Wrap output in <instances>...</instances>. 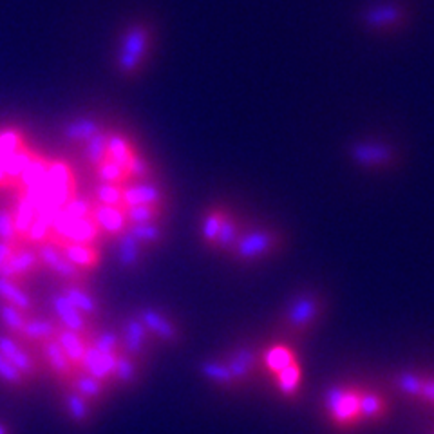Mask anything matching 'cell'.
<instances>
[{
    "label": "cell",
    "mask_w": 434,
    "mask_h": 434,
    "mask_svg": "<svg viewBox=\"0 0 434 434\" xmlns=\"http://www.w3.org/2000/svg\"><path fill=\"white\" fill-rule=\"evenodd\" d=\"M322 411L333 429L349 433L388 420L391 402L382 389L368 383L341 382L326 389Z\"/></svg>",
    "instance_id": "6da1fadb"
},
{
    "label": "cell",
    "mask_w": 434,
    "mask_h": 434,
    "mask_svg": "<svg viewBox=\"0 0 434 434\" xmlns=\"http://www.w3.org/2000/svg\"><path fill=\"white\" fill-rule=\"evenodd\" d=\"M328 311V297L319 289H306L295 295L281 315V329L288 336L309 335Z\"/></svg>",
    "instance_id": "7a4b0ae2"
},
{
    "label": "cell",
    "mask_w": 434,
    "mask_h": 434,
    "mask_svg": "<svg viewBox=\"0 0 434 434\" xmlns=\"http://www.w3.org/2000/svg\"><path fill=\"white\" fill-rule=\"evenodd\" d=\"M154 42V29L149 22H134L123 31L118 49L116 69L122 76H134L143 67Z\"/></svg>",
    "instance_id": "3957f363"
},
{
    "label": "cell",
    "mask_w": 434,
    "mask_h": 434,
    "mask_svg": "<svg viewBox=\"0 0 434 434\" xmlns=\"http://www.w3.org/2000/svg\"><path fill=\"white\" fill-rule=\"evenodd\" d=\"M348 156L356 167L371 172H391L402 163V153L386 140H360L348 147Z\"/></svg>",
    "instance_id": "277c9868"
},
{
    "label": "cell",
    "mask_w": 434,
    "mask_h": 434,
    "mask_svg": "<svg viewBox=\"0 0 434 434\" xmlns=\"http://www.w3.org/2000/svg\"><path fill=\"white\" fill-rule=\"evenodd\" d=\"M360 22L366 31L375 35H395L407 28L409 11L398 0H380L362 11Z\"/></svg>",
    "instance_id": "5b68a950"
},
{
    "label": "cell",
    "mask_w": 434,
    "mask_h": 434,
    "mask_svg": "<svg viewBox=\"0 0 434 434\" xmlns=\"http://www.w3.org/2000/svg\"><path fill=\"white\" fill-rule=\"evenodd\" d=\"M284 235L275 228H255L248 230L239 237L237 244L234 247L235 257L244 262H254L259 259L270 257L277 254L284 247Z\"/></svg>",
    "instance_id": "8992f818"
},
{
    "label": "cell",
    "mask_w": 434,
    "mask_h": 434,
    "mask_svg": "<svg viewBox=\"0 0 434 434\" xmlns=\"http://www.w3.org/2000/svg\"><path fill=\"white\" fill-rule=\"evenodd\" d=\"M393 388L405 398L434 407V375L425 371H400L391 378Z\"/></svg>",
    "instance_id": "52a82bcc"
},
{
    "label": "cell",
    "mask_w": 434,
    "mask_h": 434,
    "mask_svg": "<svg viewBox=\"0 0 434 434\" xmlns=\"http://www.w3.org/2000/svg\"><path fill=\"white\" fill-rule=\"evenodd\" d=\"M36 254H38L42 267L47 268L49 272H53L55 275H58V277L66 279V281L69 282H75V284L86 281V272H82L80 268H76L73 262L67 261L63 252L60 250V247H56L55 243L46 241V243L38 244V247H36Z\"/></svg>",
    "instance_id": "ba28073f"
},
{
    "label": "cell",
    "mask_w": 434,
    "mask_h": 434,
    "mask_svg": "<svg viewBox=\"0 0 434 434\" xmlns=\"http://www.w3.org/2000/svg\"><path fill=\"white\" fill-rule=\"evenodd\" d=\"M40 268L43 267L38 259V254H36V248H29L28 244H22V247L16 248L11 257L0 267V277L20 282L26 277H31Z\"/></svg>",
    "instance_id": "9c48e42d"
},
{
    "label": "cell",
    "mask_w": 434,
    "mask_h": 434,
    "mask_svg": "<svg viewBox=\"0 0 434 434\" xmlns=\"http://www.w3.org/2000/svg\"><path fill=\"white\" fill-rule=\"evenodd\" d=\"M223 360L234 376L235 388H239V386H244L255 375V371L261 366V353H257L250 346H237Z\"/></svg>",
    "instance_id": "30bf717a"
},
{
    "label": "cell",
    "mask_w": 434,
    "mask_h": 434,
    "mask_svg": "<svg viewBox=\"0 0 434 434\" xmlns=\"http://www.w3.org/2000/svg\"><path fill=\"white\" fill-rule=\"evenodd\" d=\"M51 304L53 309H55L56 321L62 328L71 329V331L82 333V335L91 336V319L86 317L78 308H76L66 295L60 291V294H55L51 297Z\"/></svg>",
    "instance_id": "8fae6325"
},
{
    "label": "cell",
    "mask_w": 434,
    "mask_h": 434,
    "mask_svg": "<svg viewBox=\"0 0 434 434\" xmlns=\"http://www.w3.org/2000/svg\"><path fill=\"white\" fill-rule=\"evenodd\" d=\"M150 333L145 328L140 317H129L122 329V351L130 355L133 358L141 360L149 349Z\"/></svg>",
    "instance_id": "7c38bea8"
},
{
    "label": "cell",
    "mask_w": 434,
    "mask_h": 434,
    "mask_svg": "<svg viewBox=\"0 0 434 434\" xmlns=\"http://www.w3.org/2000/svg\"><path fill=\"white\" fill-rule=\"evenodd\" d=\"M0 353L28 380L35 378L38 375V364H36L35 356L24 348L20 342H16L13 336L0 335Z\"/></svg>",
    "instance_id": "4fadbf2b"
},
{
    "label": "cell",
    "mask_w": 434,
    "mask_h": 434,
    "mask_svg": "<svg viewBox=\"0 0 434 434\" xmlns=\"http://www.w3.org/2000/svg\"><path fill=\"white\" fill-rule=\"evenodd\" d=\"M49 243H55L56 247H60L67 261L73 262L82 272H93L98 268L102 255H100V250L94 244L69 243V241H60V239H51Z\"/></svg>",
    "instance_id": "5bb4252c"
},
{
    "label": "cell",
    "mask_w": 434,
    "mask_h": 434,
    "mask_svg": "<svg viewBox=\"0 0 434 434\" xmlns=\"http://www.w3.org/2000/svg\"><path fill=\"white\" fill-rule=\"evenodd\" d=\"M91 217L100 228V234L109 235V237H118L129 227L125 217V207H107V205L96 203L93 207Z\"/></svg>",
    "instance_id": "9a60e30c"
},
{
    "label": "cell",
    "mask_w": 434,
    "mask_h": 434,
    "mask_svg": "<svg viewBox=\"0 0 434 434\" xmlns=\"http://www.w3.org/2000/svg\"><path fill=\"white\" fill-rule=\"evenodd\" d=\"M138 317H140V321L143 322L145 328L149 329L150 335L160 339L161 342L176 344L177 339H180V329H177V326L174 324L165 313L157 311V309L153 308H143L140 309Z\"/></svg>",
    "instance_id": "2e32d148"
},
{
    "label": "cell",
    "mask_w": 434,
    "mask_h": 434,
    "mask_svg": "<svg viewBox=\"0 0 434 434\" xmlns=\"http://www.w3.org/2000/svg\"><path fill=\"white\" fill-rule=\"evenodd\" d=\"M116 358L118 353L116 355H105V353H100L93 344H89L86 356H83L82 360V366H80V371L87 373V375L94 376V378H98L100 382L109 386V383L113 382Z\"/></svg>",
    "instance_id": "e0dca14e"
},
{
    "label": "cell",
    "mask_w": 434,
    "mask_h": 434,
    "mask_svg": "<svg viewBox=\"0 0 434 434\" xmlns=\"http://www.w3.org/2000/svg\"><path fill=\"white\" fill-rule=\"evenodd\" d=\"M40 349H42L43 362H46V366L49 368V371H51L56 378L62 380V382L69 383L71 378L75 376V373H78L75 369V366L71 364V360L67 358L63 349L60 348L56 339L42 342V344H40Z\"/></svg>",
    "instance_id": "ac0fdd59"
},
{
    "label": "cell",
    "mask_w": 434,
    "mask_h": 434,
    "mask_svg": "<svg viewBox=\"0 0 434 434\" xmlns=\"http://www.w3.org/2000/svg\"><path fill=\"white\" fill-rule=\"evenodd\" d=\"M56 342L60 344V348L63 349V353L67 355V358L71 360V364L75 366L76 371H80V366H82V360L86 356L87 348L91 344V336L82 335V333L71 331V329L62 328L60 326L58 333H56Z\"/></svg>",
    "instance_id": "d6986e66"
},
{
    "label": "cell",
    "mask_w": 434,
    "mask_h": 434,
    "mask_svg": "<svg viewBox=\"0 0 434 434\" xmlns=\"http://www.w3.org/2000/svg\"><path fill=\"white\" fill-rule=\"evenodd\" d=\"M295 362H299L297 351L289 344H284V342L268 346V348L261 353V366L270 376L282 371V369L288 368V366L295 364Z\"/></svg>",
    "instance_id": "ffe728a7"
},
{
    "label": "cell",
    "mask_w": 434,
    "mask_h": 434,
    "mask_svg": "<svg viewBox=\"0 0 434 434\" xmlns=\"http://www.w3.org/2000/svg\"><path fill=\"white\" fill-rule=\"evenodd\" d=\"M165 194L154 183H130L123 187V207L134 205H163Z\"/></svg>",
    "instance_id": "44dd1931"
},
{
    "label": "cell",
    "mask_w": 434,
    "mask_h": 434,
    "mask_svg": "<svg viewBox=\"0 0 434 434\" xmlns=\"http://www.w3.org/2000/svg\"><path fill=\"white\" fill-rule=\"evenodd\" d=\"M145 254V247L130 234L129 230L122 232V234L116 237V255H118V262L120 267L130 268L138 267L141 262V257Z\"/></svg>",
    "instance_id": "7402d4cb"
},
{
    "label": "cell",
    "mask_w": 434,
    "mask_h": 434,
    "mask_svg": "<svg viewBox=\"0 0 434 434\" xmlns=\"http://www.w3.org/2000/svg\"><path fill=\"white\" fill-rule=\"evenodd\" d=\"M302 376H304V371H302V364H301V360H299V362H295V364H291V366H288V368L282 369V371L275 373L272 378H274V383H275V388H277V391L281 393L284 398L291 400V398H295L299 393H301Z\"/></svg>",
    "instance_id": "603a6c76"
},
{
    "label": "cell",
    "mask_w": 434,
    "mask_h": 434,
    "mask_svg": "<svg viewBox=\"0 0 434 434\" xmlns=\"http://www.w3.org/2000/svg\"><path fill=\"white\" fill-rule=\"evenodd\" d=\"M60 324L56 319H49V317H29L26 326H24L22 333L20 336H24L26 341L31 342H42L51 341L55 339L56 333H58Z\"/></svg>",
    "instance_id": "cb8c5ba5"
},
{
    "label": "cell",
    "mask_w": 434,
    "mask_h": 434,
    "mask_svg": "<svg viewBox=\"0 0 434 434\" xmlns=\"http://www.w3.org/2000/svg\"><path fill=\"white\" fill-rule=\"evenodd\" d=\"M134 154H136V147H134L129 138L118 133L107 134V160L114 161L116 165L125 168L127 172V167H129Z\"/></svg>",
    "instance_id": "d4e9b609"
},
{
    "label": "cell",
    "mask_w": 434,
    "mask_h": 434,
    "mask_svg": "<svg viewBox=\"0 0 434 434\" xmlns=\"http://www.w3.org/2000/svg\"><path fill=\"white\" fill-rule=\"evenodd\" d=\"M67 386H69L71 389H75L76 393H80V395L89 400L91 403L102 400L107 389V383L100 382L98 378H94V376L87 375V373L83 371L75 373V376L71 378V382L67 383Z\"/></svg>",
    "instance_id": "484cf974"
},
{
    "label": "cell",
    "mask_w": 434,
    "mask_h": 434,
    "mask_svg": "<svg viewBox=\"0 0 434 434\" xmlns=\"http://www.w3.org/2000/svg\"><path fill=\"white\" fill-rule=\"evenodd\" d=\"M13 214H15L16 230H19V237L22 244H26V235H28L29 228H31L33 221L36 217V207L31 200H29L24 192H19L16 196V203L13 207Z\"/></svg>",
    "instance_id": "4316f807"
},
{
    "label": "cell",
    "mask_w": 434,
    "mask_h": 434,
    "mask_svg": "<svg viewBox=\"0 0 434 434\" xmlns=\"http://www.w3.org/2000/svg\"><path fill=\"white\" fill-rule=\"evenodd\" d=\"M49 163H51L49 157L36 153L35 157H33V161L29 163V167L24 170V174L20 176V180H19V183H16L19 192H28V190H33L35 187H38V185L43 181V177H46Z\"/></svg>",
    "instance_id": "83f0119b"
},
{
    "label": "cell",
    "mask_w": 434,
    "mask_h": 434,
    "mask_svg": "<svg viewBox=\"0 0 434 434\" xmlns=\"http://www.w3.org/2000/svg\"><path fill=\"white\" fill-rule=\"evenodd\" d=\"M102 125L94 118H76L63 127V136L73 143H86L94 134L102 133Z\"/></svg>",
    "instance_id": "f1b7e54d"
},
{
    "label": "cell",
    "mask_w": 434,
    "mask_h": 434,
    "mask_svg": "<svg viewBox=\"0 0 434 434\" xmlns=\"http://www.w3.org/2000/svg\"><path fill=\"white\" fill-rule=\"evenodd\" d=\"M62 294L66 295V297L69 299V301L73 302V304H75L86 317L89 319L96 317L100 313V306L98 302H96V299H94L87 289H83L80 284L67 282V284L62 288Z\"/></svg>",
    "instance_id": "f546056e"
},
{
    "label": "cell",
    "mask_w": 434,
    "mask_h": 434,
    "mask_svg": "<svg viewBox=\"0 0 434 434\" xmlns=\"http://www.w3.org/2000/svg\"><path fill=\"white\" fill-rule=\"evenodd\" d=\"M35 154H36L35 150L29 149L28 145H24L19 153H15L11 157H8V160L0 163V167L4 168V174L9 181V187L15 185V188H16V183H19L20 176H22L24 170L29 167V163L33 161Z\"/></svg>",
    "instance_id": "4dcf8cb0"
},
{
    "label": "cell",
    "mask_w": 434,
    "mask_h": 434,
    "mask_svg": "<svg viewBox=\"0 0 434 434\" xmlns=\"http://www.w3.org/2000/svg\"><path fill=\"white\" fill-rule=\"evenodd\" d=\"M0 299L2 302L16 306L26 313L33 308V299L29 297L28 291L20 286V282L11 281V279L0 277Z\"/></svg>",
    "instance_id": "1f68e13d"
},
{
    "label": "cell",
    "mask_w": 434,
    "mask_h": 434,
    "mask_svg": "<svg viewBox=\"0 0 434 434\" xmlns=\"http://www.w3.org/2000/svg\"><path fill=\"white\" fill-rule=\"evenodd\" d=\"M63 403H66V409L69 413L71 420H75V422H89L91 420L93 403L87 398H83L75 389H67L66 395H63Z\"/></svg>",
    "instance_id": "d6a6232c"
},
{
    "label": "cell",
    "mask_w": 434,
    "mask_h": 434,
    "mask_svg": "<svg viewBox=\"0 0 434 434\" xmlns=\"http://www.w3.org/2000/svg\"><path fill=\"white\" fill-rule=\"evenodd\" d=\"M138 362H140V360L133 358V356L127 355V353H123V351L118 353L113 382H116L118 386H123V388H127V386H130V383L136 382Z\"/></svg>",
    "instance_id": "836d02e7"
},
{
    "label": "cell",
    "mask_w": 434,
    "mask_h": 434,
    "mask_svg": "<svg viewBox=\"0 0 434 434\" xmlns=\"http://www.w3.org/2000/svg\"><path fill=\"white\" fill-rule=\"evenodd\" d=\"M201 373L205 378L217 383L221 388H235V380L224 360H207L201 364Z\"/></svg>",
    "instance_id": "e575fe53"
},
{
    "label": "cell",
    "mask_w": 434,
    "mask_h": 434,
    "mask_svg": "<svg viewBox=\"0 0 434 434\" xmlns=\"http://www.w3.org/2000/svg\"><path fill=\"white\" fill-rule=\"evenodd\" d=\"M125 217L129 224L157 223L163 217V205H134V207H125Z\"/></svg>",
    "instance_id": "d590c367"
},
{
    "label": "cell",
    "mask_w": 434,
    "mask_h": 434,
    "mask_svg": "<svg viewBox=\"0 0 434 434\" xmlns=\"http://www.w3.org/2000/svg\"><path fill=\"white\" fill-rule=\"evenodd\" d=\"M239 237H241V228H239L237 219L232 214H224V219L221 223V230L215 239V248H219L223 252H232L237 244Z\"/></svg>",
    "instance_id": "8d00e7d4"
},
{
    "label": "cell",
    "mask_w": 434,
    "mask_h": 434,
    "mask_svg": "<svg viewBox=\"0 0 434 434\" xmlns=\"http://www.w3.org/2000/svg\"><path fill=\"white\" fill-rule=\"evenodd\" d=\"M224 214H227V210H223V208H212V210H208L207 214H205L203 223H201V237H203L205 243L210 244V247L215 244V239H217V234H219L221 230V223H223L224 219Z\"/></svg>",
    "instance_id": "74e56055"
},
{
    "label": "cell",
    "mask_w": 434,
    "mask_h": 434,
    "mask_svg": "<svg viewBox=\"0 0 434 434\" xmlns=\"http://www.w3.org/2000/svg\"><path fill=\"white\" fill-rule=\"evenodd\" d=\"M127 230L140 241L143 247H157L163 241V228L157 223H145V224H129Z\"/></svg>",
    "instance_id": "f35d334b"
},
{
    "label": "cell",
    "mask_w": 434,
    "mask_h": 434,
    "mask_svg": "<svg viewBox=\"0 0 434 434\" xmlns=\"http://www.w3.org/2000/svg\"><path fill=\"white\" fill-rule=\"evenodd\" d=\"M83 147H86V150H83L86 153V160L89 161L91 167H100L107 160V133L102 130V133L94 134L91 140H87L83 143Z\"/></svg>",
    "instance_id": "ab89813d"
},
{
    "label": "cell",
    "mask_w": 434,
    "mask_h": 434,
    "mask_svg": "<svg viewBox=\"0 0 434 434\" xmlns=\"http://www.w3.org/2000/svg\"><path fill=\"white\" fill-rule=\"evenodd\" d=\"M28 319V313L22 311V309L16 308V306L8 304V302H2V304H0V321H2V324H4L9 331L15 333V335L22 333Z\"/></svg>",
    "instance_id": "60d3db41"
},
{
    "label": "cell",
    "mask_w": 434,
    "mask_h": 434,
    "mask_svg": "<svg viewBox=\"0 0 434 434\" xmlns=\"http://www.w3.org/2000/svg\"><path fill=\"white\" fill-rule=\"evenodd\" d=\"M123 187L125 185L98 183V187L94 188L96 203L107 207H123Z\"/></svg>",
    "instance_id": "b9f144b4"
},
{
    "label": "cell",
    "mask_w": 434,
    "mask_h": 434,
    "mask_svg": "<svg viewBox=\"0 0 434 434\" xmlns=\"http://www.w3.org/2000/svg\"><path fill=\"white\" fill-rule=\"evenodd\" d=\"M26 145L24 134L19 129H4L0 133V163L19 153Z\"/></svg>",
    "instance_id": "7bdbcfd3"
},
{
    "label": "cell",
    "mask_w": 434,
    "mask_h": 434,
    "mask_svg": "<svg viewBox=\"0 0 434 434\" xmlns=\"http://www.w3.org/2000/svg\"><path fill=\"white\" fill-rule=\"evenodd\" d=\"M94 172H96V177H98L100 183L127 185L130 181L125 172V168H122L120 165H116L110 160H105L100 167L94 168Z\"/></svg>",
    "instance_id": "ee69618b"
},
{
    "label": "cell",
    "mask_w": 434,
    "mask_h": 434,
    "mask_svg": "<svg viewBox=\"0 0 434 434\" xmlns=\"http://www.w3.org/2000/svg\"><path fill=\"white\" fill-rule=\"evenodd\" d=\"M0 241L22 247V241H20L19 237V230H16L13 208H0Z\"/></svg>",
    "instance_id": "f6af8a7d"
},
{
    "label": "cell",
    "mask_w": 434,
    "mask_h": 434,
    "mask_svg": "<svg viewBox=\"0 0 434 434\" xmlns=\"http://www.w3.org/2000/svg\"><path fill=\"white\" fill-rule=\"evenodd\" d=\"M91 344L98 349L100 353H105V355H116V353L122 351V336L118 335L116 331H107L98 333L96 336H91Z\"/></svg>",
    "instance_id": "bcb514c9"
},
{
    "label": "cell",
    "mask_w": 434,
    "mask_h": 434,
    "mask_svg": "<svg viewBox=\"0 0 434 434\" xmlns=\"http://www.w3.org/2000/svg\"><path fill=\"white\" fill-rule=\"evenodd\" d=\"M0 380H4L6 383L15 386V388H22V386H26V382H28V378H26L2 353H0Z\"/></svg>",
    "instance_id": "7dc6e473"
},
{
    "label": "cell",
    "mask_w": 434,
    "mask_h": 434,
    "mask_svg": "<svg viewBox=\"0 0 434 434\" xmlns=\"http://www.w3.org/2000/svg\"><path fill=\"white\" fill-rule=\"evenodd\" d=\"M150 174H153L150 163L136 150V154H134L133 160H130L129 167H127V176H129V180L130 181L145 180V177H149Z\"/></svg>",
    "instance_id": "c3c4849f"
},
{
    "label": "cell",
    "mask_w": 434,
    "mask_h": 434,
    "mask_svg": "<svg viewBox=\"0 0 434 434\" xmlns=\"http://www.w3.org/2000/svg\"><path fill=\"white\" fill-rule=\"evenodd\" d=\"M93 207L94 205L89 203V200H86V197L73 196L63 205V210H66L71 217L80 219V217H89V215L93 214Z\"/></svg>",
    "instance_id": "681fc988"
},
{
    "label": "cell",
    "mask_w": 434,
    "mask_h": 434,
    "mask_svg": "<svg viewBox=\"0 0 434 434\" xmlns=\"http://www.w3.org/2000/svg\"><path fill=\"white\" fill-rule=\"evenodd\" d=\"M16 244H11V243H6V241H0V267L4 264L6 261H8L9 257L13 255V252L16 250Z\"/></svg>",
    "instance_id": "f907efd6"
},
{
    "label": "cell",
    "mask_w": 434,
    "mask_h": 434,
    "mask_svg": "<svg viewBox=\"0 0 434 434\" xmlns=\"http://www.w3.org/2000/svg\"><path fill=\"white\" fill-rule=\"evenodd\" d=\"M0 434H8V430H6V427L0 423Z\"/></svg>",
    "instance_id": "816d5d0a"
}]
</instances>
